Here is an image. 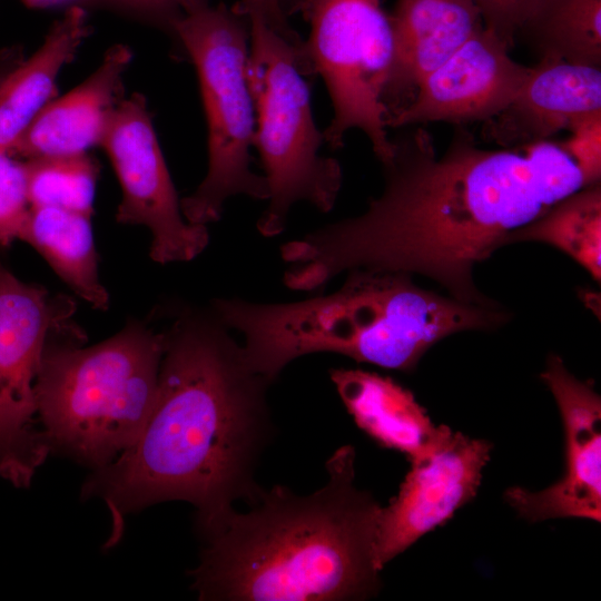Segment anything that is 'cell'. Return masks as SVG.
<instances>
[{"label":"cell","mask_w":601,"mask_h":601,"mask_svg":"<svg viewBox=\"0 0 601 601\" xmlns=\"http://www.w3.org/2000/svg\"><path fill=\"white\" fill-rule=\"evenodd\" d=\"M170 28L197 71L207 124V174L180 208L188 223L207 226L220 218L230 197L268 198L264 175L250 167L256 111L248 79L249 28L225 4L206 0Z\"/></svg>","instance_id":"obj_7"},{"label":"cell","mask_w":601,"mask_h":601,"mask_svg":"<svg viewBox=\"0 0 601 601\" xmlns=\"http://www.w3.org/2000/svg\"><path fill=\"white\" fill-rule=\"evenodd\" d=\"M164 335L157 393L141 433L82 486L83 497L109 509L112 543L124 516L148 505L190 502L200 528L259 490L254 472L270 436L272 383L248 365L211 309L185 308Z\"/></svg>","instance_id":"obj_2"},{"label":"cell","mask_w":601,"mask_h":601,"mask_svg":"<svg viewBox=\"0 0 601 601\" xmlns=\"http://www.w3.org/2000/svg\"><path fill=\"white\" fill-rule=\"evenodd\" d=\"M16 277L0 260V475L27 487L49 452L37 425L35 383L45 347L71 307Z\"/></svg>","instance_id":"obj_9"},{"label":"cell","mask_w":601,"mask_h":601,"mask_svg":"<svg viewBox=\"0 0 601 601\" xmlns=\"http://www.w3.org/2000/svg\"><path fill=\"white\" fill-rule=\"evenodd\" d=\"M99 146L121 188L116 219L150 230L151 259L170 264L200 255L209 243L207 226L188 223L181 213L144 96L120 99Z\"/></svg>","instance_id":"obj_10"},{"label":"cell","mask_w":601,"mask_h":601,"mask_svg":"<svg viewBox=\"0 0 601 601\" xmlns=\"http://www.w3.org/2000/svg\"><path fill=\"white\" fill-rule=\"evenodd\" d=\"M21 61L22 60L16 53V50L4 52L3 56L0 57V85L2 83L4 78L13 70V68L18 66Z\"/></svg>","instance_id":"obj_28"},{"label":"cell","mask_w":601,"mask_h":601,"mask_svg":"<svg viewBox=\"0 0 601 601\" xmlns=\"http://www.w3.org/2000/svg\"><path fill=\"white\" fill-rule=\"evenodd\" d=\"M492 449L486 440L449 427L433 450L411 462L397 495L378 512L375 561L380 571L475 497Z\"/></svg>","instance_id":"obj_11"},{"label":"cell","mask_w":601,"mask_h":601,"mask_svg":"<svg viewBox=\"0 0 601 601\" xmlns=\"http://www.w3.org/2000/svg\"><path fill=\"white\" fill-rule=\"evenodd\" d=\"M309 37L302 55L309 75L325 82L334 115L323 131L336 149L351 129L362 130L376 158L391 152L387 90L394 62L390 16L381 0H304Z\"/></svg>","instance_id":"obj_8"},{"label":"cell","mask_w":601,"mask_h":601,"mask_svg":"<svg viewBox=\"0 0 601 601\" xmlns=\"http://www.w3.org/2000/svg\"><path fill=\"white\" fill-rule=\"evenodd\" d=\"M329 376L356 425L410 462L433 450L449 428L434 424L413 393L390 376L348 368L332 370Z\"/></svg>","instance_id":"obj_17"},{"label":"cell","mask_w":601,"mask_h":601,"mask_svg":"<svg viewBox=\"0 0 601 601\" xmlns=\"http://www.w3.org/2000/svg\"><path fill=\"white\" fill-rule=\"evenodd\" d=\"M120 6L167 23L203 0H112Z\"/></svg>","instance_id":"obj_27"},{"label":"cell","mask_w":601,"mask_h":601,"mask_svg":"<svg viewBox=\"0 0 601 601\" xmlns=\"http://www.w3.org/2000/svg\"><path fill=\"white\" fill-rule=\"evenodd\" d=\"M601 114L600 67L540 59L510 105L486 121L484 135L503 148L549 140Z\"/></svg>","instance_id":"obj_14"},{"label":"cell","mask_w":601,"mask_h":601,"mask_svg":"<svg viewBox=\"0 0 601 601\" xmlns=\"http://www.w3.org/2000/svg\"><path fill=\"white\" fill-rule=\"evenodd\" d=\"M521 32L540 59L601 65V0H542Z\"/></svg>","instance_id":"obj_21"},{"label":"cell","mask_w":601,"mask_h":601,"mask_svg":"<svg viewBox=\"0 0 601 601\" xmlns=\"http://www.w3.org/2000/svg\"><path fill=\"white\" fill-rule=\"evenodd\" d=\"M560 145L578 161L592 184L601 180V114L589 116L570 129Z\"/></svg>","instance_id":"obj_25"},{"label":"cell","mask_w":601,"mask_h":601,"mask_svg":"<svg viewBox=\"0 0 601 601\" xmlns=\"http://www.w3.org/2000/svg\"><path fill=\"white\" fill-rule=\"evenodd\" d=\"M509 49L483 27L418 82L412 100L388 118L387 127L491 120L510 105L531 72V67L512 59Z\"/></svg>","instance_id":"obj_13"},{"label":"cell","mask_w":601,"mask_h":601,"mask_svg":"<svg viewBox=\"0 0 601 601\" xmlns=\"http://www.w3.org/2000/svg\"><path fill=\"white\" fill-rule=\"evenodd\" d=\"M24 162L30 207L51 206L92 215L99 168L87 154Z\"/></svg>","instance_id":"obj_22"},{"label":"cell","mask_w":601,"mask_h":601,"mask_svg":"<svg viewBox=\"0 0 601 601\" xmlns=\"http://www.w3.org/2000/svg\"><path fill=\"white\" fill-rule=\"evenodd\" d=\"M541 380L551 391L565 436L561 479L540 491L509 487L504 499L519 516L540 522L558 518L601 520V398L589 381L575 377L550 354Z\"/></svg>","instance_id":"obj_12"},{"label":"cell","mask_w":601,"mask_h":601,"mask_svg":"<svg viewBox=\"0 0 601 601\" xmlns=\"http://www.w3.org/2000/svg\"><path fill=\"white\" fill-rule=\"evenodd\" d=\"M240 10L247 17H260L272 29L297 48H303V41L289 27L283 9V0H239Z\"/></svg>","instance_id":"obj_26"},{"label":"cell","mask_w":601,"mask_h":601,"mask_svg":"<svg viewBox=\"0 0 601 601\" xmlns=\"http://www.w3.org/2000/svg\"><path fill=\"white\" fill-rule=\"evenodd\" d=\"M331 294L288 303L219 298L211 312L242 336L248 365L273 383L292 361L336 353L358 363L413 372L443 338L504 325L509 312L420 287L402 272L352 269Z\"/></svg>","instance_id":"obj_4"},{"label":"cell","mask_w":601,"mask_h":601,"mask_svg":"<svg viewBox=\"0 0 601 601\" xmlns=\"http://www.w3.org/2000/svg\"><path fill=\"white\" fill-rule=\"evenodd\" d=\"M88 31L86 11L70 7L41 47L4 78L0 85V151L8 152L51 101L60 70L73 58Z\"/></svg>","instance_id":"obj_18"},{"label":"cell","mask_w":601,"mask_h":601,"mask_svg":"<svg viewBox=\"0 0 601 601\" xmlns=\"http://www.w3.org/2000/svg\"><path fill=\"white\" fill-rule=\"evenodd\" d=\"M542 0H474L483 26L510 48Z\"/></svg>","instance_id":"obj_24"},{"label":"cell","mask_w":601,"mask_h":601,"mask_svg":"<svg viewBox=\"0 0 601 601\" xmlns=\"http://www.w3.org/2000/svg\"><path fill=\"white\" fill-rule=\"evenodd\" d=\"M164 346V332L135 321L93 346L49 338L35 383L48 452L95 471L131 446L155 402Z\"/></svg>","instance_id":"obj_5"},{"label":"cell","mask_w":601,"mask_h":601,"mask_svg":"<svg viewBox=\"0 0 601 601\" xmlns=\"http://www.w3.org/2000/svg\"><path fill=\"white\" fill-rule=\"evenodd\" d=\"M248 26V79L256 111L253 146L268 187L267 206L256 226L269 238L284 230L296 203L329 211L343 175L339 162L321 152L324 137L314 120L302 49L260 17L249 16Z\"/></svg>","instance_id":"obj_6"},{"label":"cell","mask_w":601,"mask_h":601,"mask_svg":"<svg viewBox=\"0 0 601 601\" xmlns=\"http://www.w3.org/2000/svg\"><path fill=\"white\" fill-rule=\"evenodd\" d=\"M132 58L125 45H115L82 83L51 100L8 151L33 159L87 154L100 145L119 100L122 76Z\"/></svg>","instance_id":"obj_15"},{"label":"cell","mask_w":601,"mask_h":601,"mask_svg":"<svg viewBox=\"0 0 601 601\" xmlns=\"http://www.w3.org/2000/svg\"><path fill=\"white\" fill-rule=\"evenodd\" d=\"M520 242L549 244L601 279V184H593L561 199L541 216L511 231L505 245Z\"/></svg>","instance_id":"obj_20"},{"label":"cell","mask_w":601,"mask_h":601,"mask_svg":"<svg viewBox=\"0 0 601 601\" xmlns=\"http://www.w3.org/2000/svg\"><path fill=\"white\" fill-rule=\"evenodd\" d=\"M380 162L383 189L365 211L280 246L288 288L323 289L352 269L402 272L463 303L499 306L476 287L474 267L511 231L593 185L560 142L485 149L460 126L441 156L416 128L391 139Z\"/></svg>","instance_id":"obj_1"},{"label":"cell","mask_w":601,"mask_h":601,"mask_svg":"<svg viewBox=\"0 0 601 601\" xmlns=\"http://www.w3.org/2000/svg\"><path fill=\"white\" fill-rule=\"evenodd\" d=\"M22 1L28 7H31V8H45V7H51V6L69 2L71 0H22Z\"/></svg>","instance_id":"obj_29"},{"label":"cell","mask_w":601,"mask_h":601,"mask_svg":"<svg viewBox=\"0 0 601 601\" xmlns=\"http://www.w3.org/2000/svg\"><path fill=\"white\" fill-rule=\"evenodd\" d=\"M355 449L326 462L309 495L259 487L247 512L234 508L205 526L191 571L199 600L342 601L380 589L375 536L381 505L355 483Z\"/></svg>","instance_id":"obj_3"},{"label":"cell","mask_w":601,"mask_h":601,"mask_svg":"<svg viewBox=\"0 0 601 601\" xmlns=\"http://www.w3.org/2000/svg\"><path fill=\"white\" fill-rule=\"evenodd\" d=\"M388 16L394 62L387 109L392 98L414 91L425 76L484 27L474 0H397Z\"/></svg>","instance_id":"obj_16"},{"label":"cell","mask_w":601,"mask_h":601,"mask_svg":"<svg viewBox=\"0 0 601 601\" xmlns=\"http://www.w3.org/2000/svg\"><path fill=\"white\" fill-rule=\"evenodd\" d=\"M29 209L24 162L0 151V246L19 239Z\"/></svg>","instance_id":"obj_23"},{"label":"cell","mask_w":601,"mask_h":601,"mask_svg":"<svg viewBox=\"0 0 601 601\" xmlns=\"http://www.w3.org/2000/svg\"><path fill=\"white\" fill-rule=\"evenodd\" d=\"M19 239L31 245L92 307L108 308L109 295L98 275L91 216L59 207H30Z\"/></svg>","instance_id":"obj_19"}]
</instances>
